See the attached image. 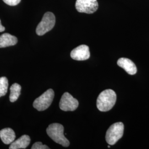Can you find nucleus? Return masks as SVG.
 Instances as JSON below:
<instances>
[{"instance_id":"obj_3","label":"nucleus","mask_w":149,"mask_h":149,"mask_svg":"<svg viewBox=\"0 0 149 149\" xmlns=\"http://www.w3.org/2000/svg\"><path fill=\"white\" fill-rule=\"evenodd\" d=\"M55 17L52 12H48L45 13L36 28V33L38 36H42L51 31L55 24Z\"/></svg>"},{"instance_id":"obj_10","label":"nucleus","mask_w":149,"mask_h":149,"mask_svg":"<svg viewBox=\"0 0 149 149\" xmlns=\"http://www.w3.org/2000/svg\"><path fill=\"white\" fill-rule=\"evenodd\" d=\"M0 138L4 144H10L15 141L16 134L11 128H4L0 131Z\"/></svg>"},{"instance_id":"obj_9","label":"nucleus","mask_w":149,"mask_h":149,"mask_svg":"<svg viewBox=\"0 0 149 149\" xmlns=\"http://www.w3.org/2000/svg\"><path fill=\"white\" fill-rule=\"evenodd\" d=\"M118 65L124 70L128 74L133 75L137 72L136 66L133 62L128 58H121L118 59Z\"/></svg>"},{"instance_id":"obj_5","label":"nucleus","mask_w":149,"mask_h":149,"mask_svg":"<svg viewBox=\"0 0 149 149\" xmlns=\"http://www.w3.org/2000/svg\"><path fill=\"white\" fill-rule=\"evenodd\" d=\"M54 97V92L52 89H49L40 96L38 97L33 102V106L38 111H43L51 105Z\"/></svg>"},{"instance_id":"obj_16","label":"nucleus","mask_w":149,"mask_h":149,"mask_svg":"<svg viewBox=\"0 0 149 149\" xmlns=\"http://www.w3.org/2000/svg\"><path fill=\"white\" fill-rule=\"evenodd\" d=\"M3 1L8 5L14 6L19 4L21 0H3Z\"/></svg>"},{"instance_id":"obj_11","label":"nucleus","mask_w":149,"mask_h":149,"mask_svg":"<svg viewBox=\"0 0 149 149\" xmlns=\"http://www.w3.org/2000/svg\"><path fill=\"white\" fill-rule=\"evenodd\" d=\"M30 137L27 135H23L16 141L12 142L9 147V149H26L30 144Z\"/></svg>"},{"instance_id":"obj_2","label":"nucleus","mask_w":149,"mask_h":149,"mask_svg":"<svg viewBox=\"0 0 149 149\" xmlns=\"http://www.w3.org/2000/svg\"><path fill=\"white\" fill-rule=\"evenodd\" d=\"M64 128L63 125L59 123H53L49 125L47 128L48 136L55 143L64 147H68L69 141L64 136Z\"/></svg>"},{"instance_id":"obj_17","label":"nucleus","mask_w":149,"mask_h":149,"mask_svg":"<svg viewBox=\"0 0 149 149\" xmlns=\"http://www.w3.org/2000/svg\"><path fill=\"white\" fill-rule=\"evenodd\" d=\"M5 30V28L2 25L1 22V20H0V32H3Z\"/></svg>"},{"instance_id":"obj_8","label":"nucleus","mask_w":149,"mask_h":149,"mask_svg":"<svg viewBox=\"0 0 149 149\" xmlns=\"http://www.w3.org/2000/svg\"><path fill=\"white\" fill-rule=\"evenodd\" d=\"M70 56L72 59L75 60L83 61L87 60L90 57L89 47L86 45H81L71 51Z\"/></svg>"},{"instance_id":"obj_18","label":"nucleus","mask_w":149,"mask_h":149,"mask_svg":"<svg viewBox=\"0 0 149 149\" xmlns=\"http://www.w3.org/2000/svg\"><path fill=\"white\" fill-rule=\"evenodd\" d=\"M108 148H110V146H109V145L108 146Z\"/></svg>"},{"instance_id":"obj_15","label":"nucleus","mask_w":149,"mask_h":149,"mask_svg":"<svg viewBox=\"0 0 149 149\" xmlns=\"http://www.w3.org/2000/svg\"><path fill=\"white\" fill-rule=\"evenodd\" d=\"M32 149H49L48 146L43 145L41 142H36L33 145Z\"/></svg>"},{"instance_id":"obj_1","label":"nucleus","mask_w":149,"mask_h":149,"mask_svg":"<svg viewBox=\"0 0 149 149\" xmlns=\"http://www.w3.org/2000/svg\"><path fill=\"white\" fill-rule=\"evenodd\" d=\"M116 100L117 95L114 91L111 89L103 91L97 98V108L101 112H107L114 106Z\"/></svg>"},{"instance_id":"obj_14","label":"nucleus","mask_w":149,"mask_h":149,"mask_svg":"<svg viewBox=\"0 0 149 149\" xmlns=\"http://www.w3.org/2000/svg\"><path fill=\"white\" fill-rule=\"evenodd\" d=\"M8 87V81L7 77H0V97L5 96L7 92Z\"/></svg>"},{"instance_id":"obj_6","label":"nucleus","mask_w":149,"mask_h":149,"mask_svg":"<svg viewBox=\"0 0 149 149\" xmlns=\"http://www.w3.org/2000/svg\"><path fill=\"white\" fill-rule=\"evenodd\" d=\"M75 7L79 12L92 14L97 10L98 3L97 0H76Z\"/></svg>"},{"instance_id":"obj_4","label":"nucleus","mask_w":149,"mask_h":149,"mask_svg":"<svg viewBox=\"0 0 149 149\" xmlns=\"http://www.w3.org/2000/svg\"><path fill=\"white\" fill-rule=\"evenodd\" d=\"M124 133V124L122 122L116 123L108 128L107 131L106 140L111 145L116 144L122 138Z\"/></svg>"},{"instance_id":"obj_7","label":"nucleus","mask_w":149,"mask_h":149,"mask_svg":"<svg viewBox=\"0 0 149 149\" xmlns=\"http://www.w3.org/2000/svg\"><path fill=\"white\" fill-rule=\"evenodd\" d=\"M79 106V101L71 96L69 93L63 94L59 103L60 108L64 111H74Z\"/></svg>"},{"instance_id":"obj_13","label":"nucleus","mask_w":149,"mask_h":149,"mask_svg":"<svg viewBox=\"0 0 149 149\" xmlns=\"http://www.w3.org/2000/svg\"><path fill=\"white\" fill-rule=\"evenodd\" d=\"M21 86L19 84L15 83L11 86L10 87V101L11 102H16L21 95Z\"/></svg>"},{"instance_id":"obj_12","label":"nucleus","mask_w":149,"mask_h":149,"mask_svg":"<svg viewBox=\"0 0 149 149\" xmlns=\"http://www.w3.org/2000/svg\"><path fill=\"white\" fill-rule=\"evenodd\" d=\"M17 42V38L9 33H4L0 36V48L15 45Z\"/></svg>"}]
</instances>
